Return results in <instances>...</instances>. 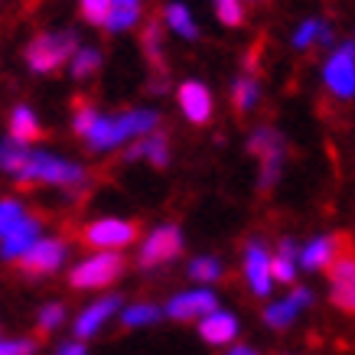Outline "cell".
I'll list each match as a JSON object with an SVG mask.
<instances>
[{
    "label": "cell",
    "mask_w": 355,
    "mask_h": 355,
    "mask_svg": "<svg viewBox=\"0 0 355 355\" xmlns=\"http://www.w3.org/2000/svg\"><path fill=\"white\" fill-rule=\"evenodd\" d=\"M0 166L13 173L17 183H49V186H62L69 193H76V189H82L88 183L85 170L78 163H69L49 150H30V147H23L17 140L3 144Z\"/></svg>",
    "instance_id": "obj_1"
},
{
    "label": "cell",
    "mask_w": 355,
    "mask_h": 355,
    "mask_svg": "<svg viewBox=\"0 0 355 355\" xmlns=\"http://www.w3.org/2000/svg\"><path fill=\"white\" fill-rule=\"evenodd\" d=\"M160 114L153 108H140V111H124V114H111V118H98V124L92 128V134L85 137L88 150H114V147H124L128 140L134 137H147L153 134Z\"/></svg>",
    "instance_id": "obj_2"
},
{
    "label": "cell",
    "mask_w": 355,
    "mask_h": 355,
    "mask_svg": "<svg viewBox=\"0 0 355 355\" xmlns=\"http://www.w3.org/2000/svg\"><path fill=\"white\" fill-rule=\"evenodd\" d=\"M76 53H78V40L72 30L43 33V36H36L26 46V65H30L33 72H40V76H49L62 62H72Z\"/></svg>",
    "instance_id": "obj_3"
},
{
    "label": "cell",
    "mask_w": 355,
    "mask_h": 355,
    "mask_svg": "<svg viewBox=\"0 0 355 355\" xmlns=\"http://www.w3.org/2000/svg\"><path fill=\"white\" fill-rule=\"evenodd\" d=\"M121 270H124V258L118 251H101L95 258H85L78 268H72L69 284L76 291H95V287H105L114 277H121Z\"/></svg>",
    "instance_id": "obj_4"
},
{
    "label": "cell",
    "mask_w": 355,
    "mask_h": 355,
    "mask_svg": "<svg viewBox=\"0 0 355 355\" xmlns=\"http://www.w3.org/2000/svg\"><path fill=\"white\" fill-rule=\"evenodd\" d=\"M248 150L261 160V189H270L277 183L284 163V137L274 128H258L248 137Z\"/></svg>",
    "instance_id": "obj_5"
},
{
    "label": "cell",
    "mask_w": 355,
    "mask_h": 355,
    "mask_svg": "<svg viewBox=\"0 0 355 355\" xmlns=\"http://www.w3.org/2000/svg\"><path fill=\"white\" fill-rule=\"evenodd\" d=\"M326 88L339 98H355V43L336 46L323 65Z\"/></svg>",
    "instance_id": "obj_6"
},
{
    "label": "cell",
    "mask_w": 355,
    "mask_h": 355,
    "mask_svg": "<svg viewBox=\"0 0 355 355\" xmlns=\"http://www.w3.org/2000/svg\"><path fill=\"white\" fill-rule=\"evenodd\" d=\"M134 238H137V225L128 218H95L82 232V241L92 248H101V251H118V248L130 245Z\"/></svg>",
    "instance_id": "obj_7"
},
{
    "label": "cell",
    "mask_w": 355,
    "mask_h": 355,
    "mask_svg": "<svg viewBox=\"0 0 355 355\" xmlns=\"http://www.w3.org/2000/svg\"><path fill=\"white\" fill-rule=\"evenodd\" d=\"M180 251H183V235H180V228L176 225H160V228H153L150 235L144 238L137 264L140 268H157V264L173 261Z\"/></svg>",
    "instance_id": "obj_8"
},
{
    "label": "cell",
    "mask_w": 355,
    "mask_h": 355,
    "mask_svg": "<svg viewBox=\"0 0 355 355\" xmlns=\"http://www.w3.org/2000/svg\"><path fill=\"white\" fill-rule=\"evenodd\" d=\"M62 261H65L62 241H55V238H40V241L20 258V268H23V274H30V277H46V274H53V270L62 268Z\"/></svg>",
    "instance_id": "obj_9"
},
{
    "label": "cell",
    "mask_w": 355,
    "mask_h": 355,
    "mask_svg": "<svg viewBox=\"0 0 355 355\" xmlns=\"http://www.w3.org/2000/svg\"><path fill=\"white\" fill-rule=\"evenodd\" d=\"M245 277L258 297H268L270 287H274L270 284L274 280V258L261 241H248L245 245Z\"/></svg>",
    "instance_id": "obj_10"
},
{
    "label": "cell",
    "mask_w": 355,
    "mask_h": 355,
    "mask_svg": "<svg viewBox=\"0 0 355 355\" xmlns=\"http://www.w3.org/2000/svg\"><path fill=\"white\" fill-rule=\"evenodd\" d=\"M40 232H43L40 218L23 216L17 225H10V228H3V232H0V254H3L7 261H20L23 254L40 241Z\"/></svg>",
    "instance_id": "obj_11"
},
{
    "label": "cell",
    "mask_w": 355,
    "mask_h": 355,
    "mask_svg": "<svg viewBox=\"0 0 355 355\" xmlns=\"http://www.w3.org/2000/svg\"><path fill=\"white\" fill-rule=\"evenodd\" d=\"M329 297L339 310L355 313V258L339 254L336 264L329 268Z\"/></svg>",
    "instance_id": "obj_12"
},
{
    "label": "cell",
    "mask_w": 355,
    "mask_h": 355,
    "mask_svg": "<svg viewBox=\"0 0 355 355\" xmlns=\"http://www.w3.org/2000/svg\"><path fill=\"white\" fill-rule=\"evenodd\" d=\"M218 310V300L212 291H189V293H176L170 303H166V316L173 320H196V316H209V313Z\"/></svg>",
    "instance_id": "obj_13"
},
{
    "label": "cell",
    "mask_w": 355,
    "mask_h": 355,
    "mask_svg": "<svg viewBox=\"0 0 355 355\" xmlns=\"http://www.w3.org/2000/svg\"><path fill=\"white\" fill-rule=\"evenodd\" d=\"M180 108L193 124H209L212 118V95L202 82H183L180 85Z\"/></svg>",
    "instance_id": "obj_14"
},
{
    "label": "cell",
    "mask_w": 355,
    "mask_h": 355,
    "mask_svg": "<svg viewBox=\"0 0 355 355\" xmlns=\"http://www.w3.org/2000/svg\"><path fill=\"white\" fill-rule=\"evenodd\" d=\"M199 336H202L209 345H228L238 336V320L225 310H216L199 320Z\"/></svg>",
    "instance_id": "obj_15"
},
{
    "label": "cell",
    "mask_w": 355,
    "mask_h": 355,
    "mask_svg": "<svg viewBox=\"0 0 355 355\" xmlns=\"http://www.w3.org/2000/svg\"><path fill=\"white\" fill-rule=\"evenodd\" d=\"M114 310H121V297H105V300H95L88 310H82V316L76 320V336L78 339H88L95 336L108 316H114Z\"/></svg>",
    "instance_id": "obj_16"
},
{
    "label": "cell",
    "mask_w": 355,
    "mask_h": 355,
    "mask_svg": "<svg viewBox=\"0 0 355 355\" xmlns=\"http://www.w3.org/2000/svg\"><path fill=\"white\" fill-rule=\"evenodd\" d=\"M336 245L339 238H313L310 245L300 251V264L306 270H323V268H333L336 264Z\"/></svg>",
    "instance_id": "obj_17"
},
{
    "label": "cell",
    "mask_w": 355,
    "mask_h": 355,
    "mask_svg": "<svg viewBox=\"0 0 355 355\" xmlns=\"http://www.w3.org/2000/svg\"><path fill=\"white\" fill-rule=\"evenodd\" d=\"M134 157H144V160H150L153 166H166V163H170V144H166L163 134H147L137 147L128 150V160H134Z\"/></svg>",
    "instance_id": "obj_18"
},
{
    "label": "cell",
    "mask_w": 355,
    "mask_h": 355,
    "mask_svg": "<svg viewBox=\"0 0 355 355\" xmlns=\"http://www.w3.org/2000/svg\"><path fill=\"white\" fill-rule=\"evenodd\" d=\"M40 137V121H36V114H33L30 108H13L10 114V140H17V144H33V140Z\"/></svg>",
    "instance_id": "obj_19"
},
{
    "label": "cell",
    "mask_w": 355,
    "mask_h": 355,
    "mask_svg": "<svg viewBox=\"0 0 355 355\" xmlns=\"http://www.w3.org/2000/svg\"><path fill=\"white\" fill-rule=\"evenodd\" d=\"M300 300H297V297H284V300H277V303H270L268 310H264V323L268 326H274V329H287V326L293 323V320H297V316H300Z\"/></svg>",
    "instance_id": "obj_20"
},
{
    "label": "cell",
    "mask_w": 355,
    "mask_h": 355,
    "mask_svg": "<svg viewBox=\"0 0 355 355\" xmlns=\"http://www.w3.org/2000/svg\"><path fill=\"white\" fill-rule=\"evenodd\" d=\"M137 20H140V0H114V3H111V17L105 26H108L111 33H124Z\"/></svg>",
    "instance_id": "obj_21"
},
{
    "label": "cell",
    "mask_w": 355,
    "mask_h": 355,
    "mask_svg": "<svg viewBox=\"0 0 355 355\" xmlns=\"http://www.w3.org/2000/svg\"><path fill=\"white\" fill-rule=\"evenodd\" d=\"M163 17H166V26H170L176 36H183V40H196V36H199V26H196L193 13L186 10L183 3H166Z\"/></svg>",
    "instance_id": "obj_22"
},
{
    "label": "cell",
    "mask_w": 355,
    "mask_h": 355,
    "mask_svg": "<svg viewBox=\"0 0 355 355\" xmlns=\"http://www.w3.org/2000/svg\"><path fill=\"white\" fill-rule=\"evenodd\" d=\"M293 277H297V245H293L291 238H284L277 254H274V280L291 284Z\"/></svg>",
    "instance_id": "obj_23"
},
{
    "label": "cell",
    "mask_w": 355,
    "mask_h": 355,
    "mask_svg": "<svg viewBox=\"0 0 355 355\" xmlns=\"http://www.w3.org/2000/svg\"><path fill=\"white\" fill-rule=\"evenodd\" d=\"M313 43H333V30L326 26L323 20H306V23H300V30L293 33V46L297 49H310Z\"/></svg>",
    "instance_id": "obj_24"
},
{
    "label": "cell",
    "mask_w": 355,
    "mask_h": 355,
    "mask_svg": "<svg viewBox=\"0 0 355 355\" xmlns=\"http://www.w3.org/2000/svg\"><path fill=\"white\" fill-rule=\"evenodd\" d=\"M232 101H235L238 114H248V111L254 108V101H258V82H254V76H238L235 78V85H232Z\"/></svg>",
    "instance_id": "obj_25"
},
{
    "label": "cell",
    "mask_w": 355,
    "mask_h": 355,
    "mask_svg": "<svg viewBox=\"0 0 355 355\" xmlns=\"http://www.w3.org/2000/svg\"><path fill=\"white\" fill-rule=\"evenodd\" d=\"M98 65H101V53H98L95 46H78V53L72 55V62H69V69H72V76L76 78H88L98 72Z\"/></svg>",
    "instance_id": "obj_26"
},
{
    "label": "cell",
    "mask_w": 355,
    "mask_h": 355,
    "mask_svg": "<svg viewBox=\"0 0 355 355\" xmlns=\"http://www.w3.org/2000/svg\"><path fill=\"white\" fill-rule=\"evenodd\" d=\"M163 316V310L160 306H153V303H134V306H128V310H121V323L124 326H150V323H157Z\"/></svg>",
    "instance_id": "obj_27"
},
{
    "label": "cell",
    "mask_w": 355,
    "mask_h": 355,
    "mask_svg": "<svg viewBox=\"0 0 355 355\" xmlns=\"http://www.w3.org/2000/svg\"><path fill=\"white\" fill-rule=\"evenodd\" d=\"M189 277L199 280V284H212V280L222 277V261L212 258V254L193 258V264H189Z\"/></svg>",
    "instance_id": "obj_28"
},
{
    "label": "cell",
    "mask_w": 355,
    "mask_h": 355,
    "mask_svg": "<svg viewBox=\"0 0 355 355\" xmlns=\"http://www.w3.org/2000/svg\"><path fill=\"white\" fill-rule=\"evenodd\" d=\"M98 118H101V114H98V111L88 105L85 98H76V114H72V128H76L78 137H88V134H92V128L98 124Z\"/></svg>",
    "instance_id": "obj_29"
},
{
    "label": "cell",
    "mask_w": 355,
    "mask_h": 355,
    "mask_svg": "<svg viewBox=\"0 0 355 355\" xmlns=\"http://www.w3.org/2000/svg\"><path fill=\"white\" fill-rule=\"evenodd\" d=\"M62 323H65L62 303H46L43 310H40V329H43V333H53V329H59Z\"/></svg>",
    "instance_id": "obj_30"
},
{
    "label": "cell",
    "mask_w": 355,
    "mask_h": 355,
    "mask_svg": "<svg viewBox=\"0 0 355 355\" xmlns=\"http://www.w3.org/2000/svg\"><path fill=\"white\" fill-rule=\"evenodd\" d=\"M114 0H82V17L88 23H108Z\"/></svg>",
    "instance_id": "obj_31"
},
{
    "label": "cell",
    "mask_w": 355,
    "mask_h": 355,
    "mask_svg": "<svg viewBox=\"0 0 355 355\" xmlns=\"http://www.w3.org/2000/svg\"><path fill=\"white\" fill-rule=\"evenodd\" d=\"M23 216H26V212H23V205L17 202V199H3V202H0V232L17 225Z\"/></svg>",
    "instance_id": "obj_32"
},
{
    "label": "cell",
    "mask_w": 355,
    "mask_h": 355,
    "mask_svg": "<svg viewBox=\"0 0 355 355\" xmlns=\"http://www.w3.org/2000/svg\"><path fill=\"white\" fill-rule=\"evenodd\" d=\"M216 10H218V20L225 26H238L241 23V3L238 0H218Z\"/></svg>",
    "instance_id": "obj_33"
},
{
    "label": "cell",
    "mask_w": 355,
    "mask_h": 355,
    "mask_svg": "<svg viewBox=\"0 0 355 355\" xmlns=\"http://www.w3.org/2000/svg\"><path fill=\"white\" fill-rule=\"evenodd\" d=\"M36 343L33 339H3L0 343V355H33Z\"/></svg>",
    "instance_id": "obj_34"
},
{
    "label": "cell",
    "mask_w": 355,
    "mask_h": 355,
    "mask_svg": "<svg viewBox=\"0 0 355 355\" xmlns=\"http://www.w3.org/2000/svg\"><path fill=\"white\" fill-rule=\"evenodd\" d=\"M144 46H147V55H150L153 62H160V23H150V26H147Z\"/></svg>",
    "instance_id": "obj_35"
},
{
    "label": "cell",
    "mask_w": 355,
    "mask_h": 355,
    "mask_svg": "<svg viewBox=\"0 0 355 355\" xmlns=\"http://www.w3.org/2000/svg\"><path fill=\"white\" fill-rule=\"evenodd\" d=\"M55 355H85V343L82 339H76V343H65L55 349Z\"/></svg>",
    "instance_id": "obj_36"
},
{
    "label": "cell",
    "mask_w": 355,
    "mask_h": 355,
    "mask_svg": "<svg viewBox=\"0 0 355 355\" xmlns=\"http://www.w3.org/2000/svg\"><path fill=\"white\" fill-rule=\"evenodd\" d=\"M228 355H258V352H254L251 345H232V349H228Z\"/></svg>",
    "instance_id": "obj_37"
}]
</instances>
